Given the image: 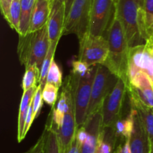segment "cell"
<instances>
[{
	"instance_id": "obj_1",
	"label": "cell",
	"mask_w": 153,
	"mask_h": 153,
	"mask_svg": "<svg viewBox=\"0 0 153 153\" xmlns=\"http://www.w3.org/2000/svg\"><path fill=\"white\" fill-rule=\"evenodd\" d=\"M108 42V56L104 65L117 78L127 83L128 56L129 46L120 20L115 14L106 31Z\"/></svg>"
},
{
	"instance_id": "obj_2",
	"label": "cell",
	"mask_w": 153,
	"mask_h": 153,
	"mask_svg": "<svg viewBox=\"0 0 153 153\" xmlns=\"http://www.w3.org/2000/svg\"><path fill=\"white\" fill-rule=\"evenodd\" d=\"M114 12L122 22L129 48L147 41L145 14L138 0H116Z\"/></svg>"
},
{
	"instance_id": "obj_3",
	"label": "cell",
	"mask_w": 153,
	"mask_h": 153,
	"mask_svg": "<svg viewBox=\"0 0 153 153\" xmlns=\"http://www.w3.org/2000/svg\"><path fill=\"white\" fill-rule=\"evenodd\" d=\"M50 44L47 25L36 32L19 35L17 55L21 64L25 68L36 65L40 70Z\"/></svg>"
},
{
	"instance_id": "obj_4",
	"label": "cell",
	"mask_w": 153,
	"mask_h": 153,
	"mask_svg": "<svg viewBox=\"0 0 153 153\" xmlns=\"http://www.w3.org/2000/svg\"><path fill=\"white\" fill-rule=\"evenodd\" d=\"M96 70L97 66H92L88 73L82 76L70 73L73 80V96L78 128L83 125L87 120Z\"/></svg>"
},
{
	"instance_id": "obj_5",
	"label": "cell",
	"mask_w": 153,
	"mask_h": 153,
	"mask_svg": "<svg viewBox=\"0 0 153 153\" xmlns=\"http://www.w3.org/2000/svg\"><path fill=\"white\" fill-rule=\"evenodd\" d=\"M79 40V59L90 66L103 64L108 56V42L104 35L86 32Z\"/></svg>"
},
{
	"instance_id": "obj_6",
	"label": "cell",
	"mask_w": 153,
	"mask_h": 153,
	"mask_svg": "<svg viewBox=\"0 0 153 153\" xmlns=\"http://www.w3.org/2000/svg\"><path fill=\"white\" fill-rule=\"evenodd\" d=\"M117 79L105 65H97L87 119L97 112H100L106 96L110 92Z\"/></svg>"
},
{
	"instance_id": "obj_7",
	"label": "cell",
	"mask_w": 153,
	"mask_h": 153,
	"mask_svg": "<svg viewBox=\"0 0 153 153\" xmlns=\"http://www.w3.org/2000/svg\"><path fill=\"white\" fill-rule=\"evenodd\" d=\"M126 92V82L118 78L114 87L106 96L100 110L104 128H113L117 122L121 118V112Z\"/></svg>"
},
{
	"instance_id": "obj_8",
	"label": "cell",
	"mask_w": 153,
	"mask_h": 153,
	"mask_svg": "<svg viewBox=\"0 0 153 153\" xmlns=\"http://www.w3.org/2000/svg\"><path fill=\"white\" fill-rule=\"evenodd\" d=\"M92 0H74L66 17L63 35L75 34L81 38L88 32Z\"/></svg>"
},
{
	"instance_id": "obj_9",
	"label": "cell",
	"mask_w": 153,
	"mask_h": 153,
	"mask_svg": "<svg viewBox=\"0 0 153 153\" xmlns=\"http://www.w3.org/2000/svg\"><path fill=\"white\" fill-rule=\"evenodd\" d=\"M139 72L145 73L153 80V45L149 38L145 44L128 50L127 82Z\"/></svg>"
},
{
	"instance_id": "obj_10",
	"label": "cell",
	"mask_w": 153,
	"mask_h": 153,
	"mask_svg": "<svg viewBox=\"0 0 153 153\" xmlns=\"http://www.w3.org/2000/svg\"><path fill=\"white\" fill-rule=\"evenodd\" d=\"M116 0H92L88 32L103 35L113 18Z\"/></svg>"
},
{
	"instance_id": "obj_11",
	"label": "cell",
	"mask_w": 153,
	"mask_h": 153,
	"mask_svg": "<svg viewBox=\"0 0 153 153\" xmlns=\"http://www.w3.org/2000/svg\"><path fill=\"white\" fill-rule=\"evenodd\" d=\"M126 86L130 101L153 108V80L147 74L137 73L128 80Z\"/></svg>"
},
{
	"instance_id": "obj_12",
	"label": "cell",
	"mask_w": 153,
	"mask_h": 153,
	"mask_svg": "<svg viewBox=\"0 0 153 153\" xmlns=\"http://www.w3.org/2000/svg\"><path fill=\"white\" fill-rule=\"evenodd\" d=\"M77 129L73 87V90L69 97L68 106H67V112L64 115L62 124L57 131L61 153H67V150L70 148V145L76 136Z\"/></svg>"
},
{
	"instance_id": "obj_13",
	"label": "cell",
	"mask_w": 153,
	"mask_h": 153,
	"mask_svg": "<svg viewBox=\"0 0 153 153\" xmlns=\"http://www.w3.org/2000/svg\"><path fill=\"white\" fill-rule=\"evenodd\" d=\"M73 77L72 75L70 74L63 82L61 94L55 105L52 106V111L48 117L46 126L56 132L62 124L64 115L67 112V106H68L69 97L73 90Z\"/></svg>"
},
{
	"instance_id": "obj_14",
	"label": "cell",
	"mask_w": 153,
	"mask_h": 153,
	"mask_svg": "<svg viewBox=\"0 0 153 153\" xmlns=\"http://www.w3.org/2000/svg\"><path fill=\"white\" fill-rule=\"evenodd\" d=\"M51 11L47 22L50 43H58L63 35L65 23V6L61 0H50Z\"/></svg>"
},
{
	"instance_id": "obj_15",
	"label": "cell",
	"mask_w": 153,
	"mask_h": 153,
	"mask_svg": "<svg viewBox=\"0 0 153 153\" xmlns=\"http://www.w3.org/2000/svg\"><path fill=\"white\" fill-rule=\"evenodd\" d=\"M84 125L86 128L88 136L82 144L80 153H96L100 134L103 129L101 112H97L88 118Z\"/></svg>"
},
{
	"instance_id": "obj_16",
	"label": "cell",
	"mask_w": 153,
	"mask_h": 153,
	"mask_svg": "<svg viewBox=\"0 0 153 153\" xmlns=\"http://www.w3.org/2000/svg\"><path fill=\"white\" fill-rule=\"evenodd\" d=\"M129 142L131 153L150 152L151 145L147 134L136 110L134 114V130L129 138Z\"/></svg>"
},
{
	"instance_id": "obj_17",
	"label": "cell",
	"mask_w": 153,
	"mask_h": 153,
	"mask_svg": "<svg viewBox=\"0 0 153 153\" xmlns=\"http://www.w3.org/2000/svg\"><path fill=\"white\" fill-rule=\"evenodd\" d=\"M50 11V0H36L28 33L37 31L47 25Z\"/></svg>"
},
{
	"instance_id": "obj_18",
	"label": "cell",
	"mask_w": 153,
	"mask_h": 153,
	"mask_svg": "<svg viewBox=\"0 0 153 153\" xmlns=\"http://www.w3.org/2000/svg\"><path fill=\"white\" fill-rule=\"evenodd\" d=\"M37 86L30 88L29 90L23 92L22 98H21L20 105H19V114H18V122H17V141L20 142L22 140H24V128H25V120H26L27 114H28V109L32 103L33 97L34 92L37 89Z\"/></svg>"
},
{
	"instance_id": "obj_19",
	"label": "cell",
	"mask_w": 153,
	"mask_h": 153,
	"mask_svg": "<svg viewBox=\"0 0 153 153\" xmlns=\"http://www.w3.org/2000/svg\"><path fill=\"white\" fill-rule=\"evenodd\" d=\"M130 103L131 107L134 108L137 112L147 134L151 146H153V108L137 102L130 101Z\"/></svg>"
},
{
	"instance_id": "obj_20",
	"label": "cell",
	"mask_w": 153,
	"mask_h": 153,
	"mask_svg": "<svg viewBox=\"0 0 153 153\" xmlns=\"http://www.w3.org/2000/svg\"><path fill=\"white\" fill-rule=\"evenodd\" d=\"M134 114L135 110L131 106L129 114L125 118H120L113 128L116 137H120L124 140L129 139L134 130Z\"/></svg>"
},
{
	"instance_id": "obj_21",
	"label": "cell",
	"mask_w": 153,
	"mask_h": 153,
	"mask_svg": "<svg viewBox=\"0 0 153 153\" xmlns=\"http://www.w3.org/2000/svg\"><path fill=\"white\" fill-rule=\"evenodd\" d=\"M36 0H21V15L19 35H25L29 31L31 15Z\"/></svg>"
},
{
	"instance_id": "obj_22",
	"label": "cell",
	"mask_w": 153,
	"mask_h": 153,
	"mask_svg": "<svg viewBox=\"0 0 153 153\" xmlns=\"http://www.w3.org/2000/svg\"><path fill=\"white\" fill-rule=\"evenodd\" d=\"M40 70L36 65H30L25 68V71L22 80L23 92L29 90L39 85Z\"/></svg>"
},
{
	"instance_id": "obj_23",
	"label": "cell",
	"mask_w": 153,
	"mask_h": 153,
	"mask_svg": "<svg viewBox=\"0 0 153 153\" xmlns=\"http://www.w3.org/2000/svg\"><path fill=\"white\" fill-rule=\"evenodd\" d=\"M44 141V153H61L57 132L45 126L42 134Z\"/></svg>"
},
{
	"instance_id": "obj_24",
	"label": "cell",
	"mask_w": 153,
	"mask_h": 153,
	"mask_svg": "<svg viewBox=\"0 0 153 153\" xmlns=\"http://www.w3.org/2000/svg\"><path fill=\"white\" fill-rule=\"evenodd\" d=\"M58 43H51L49 49L48 50L47 54H46L45 59L43 61V64H42L41 69H40V80H39V85L41 86L42 87H44L46 83V79H47V75L49 73V68L52 64V61L54 60V56H55V50H56L57 46Z\"/></svg>"
},
{
	"instance_id": "obj_25",
	"label": "cell",
	"mask_w": 153,
	"mask_h": 153,
	"mask_svg": "<svg viewBox=\"0 0 153 153\" xmlns=\"http://www.w3.org/2000/svg\"><path fill=\"white\" fill-rule=\"evenodd\" d=\"M21 15V0H13L10 11H9L8 18L6 21L9 24L12 29L15 30L19 33V22H20Z\"/></svg>"
},
{
	"instance_id": "obj_26",
	"label": "cell",
	"mask_w": 153,
	"mask_h": 153,
	"mask_svg": "<svg viewBox=\"0 0 153 153\" xmlns=\"http://www.w3.org/2000/svg\"><path fill=\"white\" fill-rule=\"evenodd\" d=\"M58 87L52 83L46 82L43 88V99L48 105L54 106L58 99Z\"/></svg>"
},
{
	"instance_id": "obj_27",
	"label": "cell",
	"mask_w": 153,
	"mask_h": 153,
	"mask_svg": "<svg viewBox=\"0 0 153 153\" xmlns=\"http://www.w3.org/2000/svg\"><path fill=\"white\" fill-rule=\"evenodd\" d=\"M62 77V71H61L58 63L54 59L50 66L49 73H48L46 82L52 83L56 86L58 88H61L63 85Z\"/></svg>"
},
{
	"instance_id": "obj_28",
	"label": "cell",
	"mask_w": 153,
	"mask_h": 153,
	"mask_svg": "<svg viewBox=\"0 0 153 153\" xmlns=\"http://www.w3.org/2000/svg\"><path fill=\"white\" fill-rule=\"evenodd\" d=\"M43 88L40 85L37 86V88L34 92V97H33L31 105H32L34 119L37 118V116L40 115L42 106H43V104L44 102L43 99Z\"/></svg>"
},
{
	"instance_id": "obj_29",
	"label": "cell",
	"mask_w": 153,
	"mask_h": 153,
	"mask_svg": "<svg viewBox=\"0 0 153 153\" xmlns=\"http://www.w3.org/2000/svg\"><path fill=\"white\" fill-rule=\"evenodd\" d=\"M91 67L92 66H90L86 62L78 58L76 60H73L72 62L71 73L76 76H85L91 70Z\"/></svg>"
},
{
	"instance_id": "obj_30",
	"label": "cell",
	"mask_w": 153,
	"mask_h": 153,
	"mask_svg": "<svg viewBox=\"0 0 153 153\" xmlns=\"http://www.w3.org/2000/svg\"><path fill=\"white\" fill-rule=\"evenodd\" d=\"M24 153H44V141L43 135L40 136L37 142L31 148Z\"/></svg>"
},
{
	"instance_id": "obj_31",
	"label": "cell",
	"mask_w": 153,
	"mask_h": 153,
	"mask_svg": "<svg viewBox=\"0 0 153 153\" xmlns=\"http://www.w3.org/2000/svg\"><path fill=\"white\" fill-rule=\"evenodd\" d=\"M34 120V114H33V108H32V105L31 104L29 109H28V114H27L26 120H25V128H24V137H25L27 133H28V130H30V128H31Z\"/></svg>"
},
{
	"instance_id": "obj_32",
	"label": "cell",
	"mask_w": 153,
	"mask_h": 153,
	"mask_svg": "<svg viewBox=\"0 0 153 153\" xmlns=\"http://www.w3.org/2000/svg\"><path fill=\"white\" fill-rule=\"evenodd\" d=\"M13 0H0V6L2 16L7 20L8 18L9 11H10V6H11Z\"/></svg>"
},
{
	"instance_id": "obj_33",
	"label": "cell",
	"mask_w": 153,
	"mask_h": 153,
	"mask_svg": "<svg viewBox=\"0 0 153 153\" xmlns=\"http://www.w3.org/2000/svg\"><path fill=\"white\" fill-rule=\"evenodd\" d=\"M143 9L144 11L145 16H153V0H144L143 4Z\"/></svg>"
},
{
	"instance_id": "obj_34",
	"label": "cell",
	"mask_w": 153,
	"mask_h": 153,
	"mask_svg": "<svg viewBox=\"0 0 153 153\" xmlns=\"http://www.w3.org/2000/svg\"><path fill=\"white\" fill-rule=\"evenodd\" d=\"M81 146H82V143L79 142V140L77 139L76 136L74 140H73V142L70 145V148L67 150V153H80Z\"/></svg>"
},
{
	"instance_id": "obj_35",
	"label": "cell",
	"mask_w": 153,
	"mask_h": 153,
	"mask_svg": "<svg viewBox=\"0 0 153 153\" xmlns=\"http://www.w3.org/2000/svg\"><path fill=\"white\" fill-rule=\"evenodd\" d=\"M116 152L117 153H131V148H130L129 139L124 141L123 144L118 147Z\"/></svg>"
},
{
	"instance_id": "obj_36",
	"label": "cell",
	"mask_w": 153,
	"mask_h": 153,
	"mask_svg": "<svg viewBox=\"0 0 153 153\" xmlns=\"http://www.w3.org/2000/svg\"><path fill=\"white\" fill-rule=\"evenodd\" d=\"M145 24H146V28L147 31L149 36L153 34V16L146 17L145 16Z\"/></svg>"
},
{
	"instance_id": "obj_37",
	"label": "cell",
	"mask_w": 153,
	"mask_h": 153,
	"mask_svg": "<svg viewBox=\"0 0 153 153\" xmlns=\"http://www.w3.org/2000/svg\"><path fill=\"white\" fill-rule=\"evenodd\" d=\"M74 0H64V6H65V16L66 17L68 15L69 11H70L71 6L73 4V2ZM66 20V18H65Z\"/></svg>"
},
{
	"instance_id": "obj_38",
	"label": "cell",
	"mask_w": 153,
	"mask_h": 153,
	"mask_svg": "<svg viewBox=\"0 0 153 153\" xmlns=\"http://www.w3.org/2000/svg\"><path fill=\"white\" fill-rule=\"evenodd\" d=\"M139 2H140V4H141V6L143 7V2H144V0H138Z\"/></svg>"
},
{
	"instance_id": "obj_39",
	"label": "cell",
	"mask_w": 153,
	"mask_h": 153,
	"mask_svg": "<svg viewBox=\"0 0 153 153\" xmlns=\"http://www.w3.org/2000/svg\"><path fill=\"white\" fill-rule=\"evenodd\" d=\"M149 39H150V40H151V41H152V45H153V36H152V35L149 36Z\"/></svg>"
},
{
	"instance_id": "obj_40",
	"label": "cell",
	"mask_w": 153,
	"mask_h": 153,
	"mask_svg": "<svg viewBox=\"0 0 153 153\" xmlns=\"http://www.w3.org/2000/svg\"><path fill=\"white\" fill-rule=\"evenodd\" d=\"M151 151H152L153 153V146H151Z\"/></svg>"
},
{
	"instance_id": "obj_41",
	"label": "cell",
	"mask_w": 153,
	"mask_h": 153,
	"mask_svg": "<svg viewBox=\"0 0 153 153\" xmlns=\"http://www.w3.org/2000/svg\"><path fill=\"white\" fill-rule=\"evenodd\" d=\"M149 153H152V151H151V150H150V152H149Z\"/></svg>"
},
{
	"instance_id": "obj_42",
	"label": "cell",
	"mask_w": 153,
	"mask_h": 153,
	"mask_svg": "<svg viewBox=\"0 0 153 153\" xmlns=\"http://www.w3.org/2000/svg\"><path fill=\"white\" fill-rule=\"evenodd\" d=\"M61 1H62V2H64V0H61Z\"/></svg>"
},
{
	"instance_id": "obj_43",
	"label": "cell",
	"mask_w": 153,
	"mask_h": 153,
	"mask_svg": "<svg viewBox=\"0 0 153 153\" xmlns=\"http://www.w3.org/2000/svg\"><path fill=\"white\" fill-rule=\"evenodd\" d=\"M114 153H117V152H116V151H115V152H114Z\"/></svg>"
},
{
	"instance_id": "obj_44",
	"label": "cell",
	"mask_w": 153,
	"mask_h": 153,
	"mask_svg": "<svg viewBox=\"0 0 153 153\" xmlns=\"http://www.w3.org/2000/svg\"><path fill=\"white\" fill-rule=\"evenodd\" d=\"M96 153H99V152H96Z\"/></svg>"
},
{
	"instance_id": "obj_45",
	"label": "cell",
	"mask_w": 153,
	"mask_h": 153,
	"mask_svg": "<svg viewBox=\"0 0 153 153\" xmlns=\"http://www.w3.org/2000/svg\"><path fill=\"white\" fill-rule=\"evenodd\" d=\"M152 36H153V34H152Z\"/></svg>"
}]
</instances>
